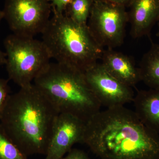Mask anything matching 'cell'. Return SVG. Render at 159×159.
<instances>
[{
  "instance_id": "obj_13",
  "label": "cell",
  "mask_w": 159,
  "mask_h": 159,
  "mask_svg": "<svg viewBox=\"0 0 159 159\" xmlns=\"http://www.w3.org/2000/svg\"><path fill=\"white\" fill-rule=\"evenodd\" d=\"M139 70L141 80L151 89L159 90V45L152 43L142 57Z\"/></svg>"
},
{
  "instance_id": "obj_18",
  "label": "cell",
  "mask_w": 159,
  "mask_h": 159,
  "mask_svg": "<svg viewBox=\"0 0 159 159\" xmlns=\"http://www.w3.org/2000/svg\"><path fill=\"white\" fill-rule=\"evenodd\" d=\"M61 159H90L83 151L74 148L69 151Z\"/></svg>"
},
{
  "instance_id": "obj_19",
  "label": "cell",
  "mask_w": 159,
  "mask_h": 159,
  "mask_svg": "<svg viewBox=\"0 0 159 159\" xmlns=\"http://www.w3.org/2000/svg\"><path fill=\"white\" fill-rule=\"evenodd\" d=\"M93 1H104V2H109L115 3L125 6L128 7L132 0H93Z\"/></svg>"
},
{
  "instance_id": "obj_1",
  "label": "cell",
  "mask_w": 159,
  "mask_h": 159,
  "mask_svg": "<svg viewBox=\"0 0 159 159\" xmlns=\"http://www.w3.org/2000/svg\"><path fill=\"white\" fill-rule=\"evenodd\" d=\"M82 143L101 159H159V134L124 106L94 115L86 123Z\"/></svg>"
},
{
  "instance_id": "obj_6",
  "label": "cell",
  "mask_w": 159,
  "mask_h": 159,
  "mask_svg": "<svg viewBox=\"0 0 159 159\" xmlns=\"http://www.w3.org/2000/svg\"><path fill=\"white\" fill-rule=\"evenodd\" d=\"M126 7L115 3L93 1L87 26L101 48L112 49L124 42L129 22Z\"/></svg>"
},
{
  "instance_id": "obj_21",
  "label": "cell",
  "mask_w": 159,
  "mask_h": 159,
  "mask_svg": "<svg viewBox=\"0 0 159 159\" xmlns=\"http://www.w3.org/2000/svg\"><path fill=\"white\" fill-rule=\"evenodd\" d=\"M4 18V13L3 11H1L0 10V22H1V20L2 19Z\"/></svg>"
},
{
  "instance_id": "obj_16",
  "label": "cell",
  "mask_w": 159,
  "mask_h": 159,
  "mask_svg": "<svg viewBox=\"0 0 159 159\" xmlns=\"http://www.w3.org/2000/svg\"><path fill=\"white\" fill-rule=\"evenodd\" d=\"M8 80L0 78V116L10 96Z\"/></svg>"
},
{
  "instance_id": "obj_22",
  "label": "cell",
  "mask_w": 159,
  "mask_h": 159,
  "mask_svg": "<svg viewBox=\"0 0 159 159\" xmlns=\"http://www.w3.org/2000/svg\"><path fill=\"white\" fill-rule=\"evenodd\" d=\"M158 24H159V31H158V33L157 35L159 37V20H158Z\"/></svg>"
},
{
  "instance_id": "obj_14",
  "label": "cell",
  "mask_w": 159,
  "mask_h": 159,
  "mask_svg": "<svg viewBox=\"0 0 159 159\" xmlns=\"http://www.w3.org/2000/svg\"><path fill=\"white\" fill-rule=\"evenodd\" d=\"M93 3V0H72L67 9L68 16L77 24L87 25Z\"/></svg>"
},
{
  "instance_id": "obj_20",
  "label": "cell",
  "mask_w": 159,
  "mask_h": 159,
  "mask_svg": "<svg viewBox=\"0 0 159 159\" xmlns=\"http://www.w3.org/2000/svg\"><path fill=\"white\" fill-rule=\"evenodd\" d=\"M6 61V52H2L0 49V66L5 65Z\"/></svg>"
},
{
  "instance_id": "obj_5",
  "label": "cell",
  "mask_w": 159,
  "mask_h": 159,
  "mask_svg": "<svg viewBox=\"0 0 159 159\" xmlns=\"http://www.w3.org/2000/svg\"><path fill=\"white\" fill-rule=\"evenodd\" d=\"M4 46L9 79L20 88L32 84L51 59L42 41L34 37L11 34L5 39Z\"/></svg>"
},
{
  "instance_id": "obj_7",
  "label": "cell",
  "mask_w": 159,
  "mask_h": 159,
  "mask_svg": "<svg viewBox=\"0 0 159 159\" xmlns=\"http://www.w3.org/2000/svg\"><path fill=\"white\" fill-rule=\"evenodd\" d=\"M51 8L48 0H6L3 11L13 34L34 37L48 23Z\"/></svg>"
},
{
  "instance_id": "obj_11",
  "label": "cell",
  "mask_w": 159,
  "mask_h": 159,
  "mask_svg": "<svg viewBox=\"0 0 159 159\" xmlns=\"http://www.w3.org/2000/svg\"><path fill=\"white\" fill-rule=\"evenodd\" d=\"M100 60L108 73L125 85L132 88L142 81L139 68L127 55L107 49L103 50Z\"/></svg>"
},
{
  "instance_id": "obj_9",
  "label": "cell",
  "mask_w": 159,
  "mask_h": 159,
  "mask_svg": "<svg viewBox=\"0 0 159 159\" xmlns=\"http://www.w3.org/2000/svg\"><path fill=\"white\" fill-rule=\"evenodd\" d=\"M86 122L68 114L55 120L45 159H61L76 143L83 142Z\"/></svg>"
},
{
  "instance_id": "obj_12",
  "label": "cell",
  "mask_w": 159,
  "mask_h": 159,
  "mask_svg": "<svg viewBox=\"0 0 159 159\" xmlns=\"http://www.w3.org/2000/svg\"><path fill=\"white\" fill-rule=\"evenodd\" d=\"M132 102L140 120L159 134V90L138 91Z\"/></svg>"
},
{
  "instance_id": "obj_17",
  "label": "cell",
  "mask_w": 159,
  "mask_h": 159,
  "mask_svg": "<svg viewBox=\"0 0 159 159\" xmlns=\"http://www.w3.org/2000/svg\"><path fill=\"white\" fill-rule=\"evenodd\" d=\"M53 8L54 13L64 14L68 8L72 0H48Z\"/></svg>"
},
{
  "instance_id": "obj_15",
  "label": "cell",
  "mask_w": 159,
  "mask_h": 159,
  "mask_svg": "<svg viewBox=\"0 0 159 159\" xmlns=\"http://www.w3.org/2000/svg\"><path fill=\"white\" fill-rule=\"evenodd\" d=\"M11 141L0 124V159H28Z\"/></svg>"
},
{
  "instance_id": "obj_2",
  "label": "cell",
  "mask_w": 159,
  "mask_h": 159,
  "mask_svg": "<svg viewBox=\"0 0 159 159\" xmlns=\"http://www.w3.org/2000/svg\"><path fill=\"white\" fill-rule=\"evenodd\" d=\"M59 114L45 95L32 83L10 95L0 116V124L9 139L27 157L45 155Z\"/></svg>"
},
{
  "instance_id": "obj_4",
  "label": "cell",
  "mask_w": 159,
  "mask_h": 159,
  "mask_svg": "<svg viewBox=\"0 0 159 159\" xmlns=\"http://www.w3.org/2000/svg\"><path fill=\"white\" fill-rule=\"evenodd\" d=\"M41 34L51 58L83 73L98 62L104 50L87 25L77 24L64 14L54 13Z\"/></svg>"
},
{
  "instance_id": "obj_8",
  "label": "cell",
  "mask_w": 159,
  "mask_h": 159,
  "mask_svg": "<svg viewBox=\"0 0 159 159\" xmlns=\"http://www.w3.org/2000/svg\"><path fill=\"white\" fill-rule=\"evenodd\" d=\"M84 73L101 106L107 108L124 106L133 101L134 94L132 88L112 76L101 63H97Z\"/></svg>"
},
{
  "instance_id": "obj_3",
  "label": "cell",
  "mask_w": 159,
  "mask_h": 159,
  "mask_svg": "<svg viewBox=\"0 0 159 159\" xmlns=\"http://www.w3.org/2000/svg\"><path fill=\"white\" fill-rule=\"evenodd\" d=\"M33 84L59 113L70 114L87 122L100 111V105L88 84L84 73L69 66L50 62Z\"/></svg>"
},
{
  "instance_id": "obj_10",
  "label": "cell",
  "mask_w": 159,
  "mask_h": 159,
  "mask_svg": "<svg viewBox=\"0 0 159 159\" xmlns=\"http://www.w3.org/2000/svg\"><path fill=\"white\" fill-rule=\"evenodd\" d=\"M128 7L131 36L137 39L149 34L159 20V0H132Z\"/></svg>"
}]
</instances>
